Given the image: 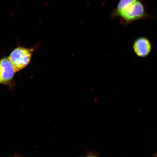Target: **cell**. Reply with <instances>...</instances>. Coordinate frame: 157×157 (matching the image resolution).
<instances>
[{
  "instance_id": "6da1fadb",
  "label": "cell",
  "mask_w": 157,
  "mask_h": 157,
  "mask_svg": "<svg viewBox=\"0 0 157 157\" xmlns=\"http://www.w3.org/2000/svg\"><path fill=\"white\" fill-rule=\"evenodd\" d=\"M147 14L146 6L142 0H137L133 4L119 13L117 17L120 18L121 23L128 25L139 20L144 19L151 17Z\"/></svg>"
},
{
  "instance_id": "7a4b0ae2",
  "label": "cell",
  "mask_w": 157,
  "mask_h": 157,
  "mask_svg": "<svg viewBox=\"0 0 157 157\" xmlns=\"http://www.w3.org/2000/svg\"><path fill=\"white\" fill-rule=\"evenodd\" d=\"M34 48L19 47L13 50L9 59L12 64L15 72L26 67L30 62Z\"/></svg>"
},
{
  "instance_id": "3957f363",
  "label": "cell",
  "mask_w": 157,
  "mask_h": 157,
  "mask_svg": "<svg viewBox=\"0 0 157 157\" xmlns=\"http://www.w3.org/2000/svg\"><path fill=\"white\" fill-rule=\"evenodd\" d=\"M16 73L12 64L7 58L0 60V83L6 84L11 82Z\"/></svg>"
},
{
  "instance_id": "277c9868",
  "label": "cell",
  "mask_w": 157,
  "mask_h": 157,
  "mask_svg": "<svg viewBox=\"0 0 157 157\" xmlns=\"http://www.w3.org/2000/svg\"><path fill=\"white\" fill-rule=\"evenodd\" d=\"M133 48L136 56L143 58L150 54L151 51L152 45L148 38L142 37L137 38L134 41Z\"/></svg>"
},
{
  "instance_id": "5b68a950",
  "label": "cell",
  "mask_w": 157,
  "mask_h": 157,
  "mask_svg": "<svg viewBox=\"0 0 157 157\" xmlns=\"http://www.w3.org/2000/svg\"><path fill=\"white\" fill-rule=\"evenodd\" d=\"M136 1L137 0H119L117 7L114 9L111 12V17L113 18H116L119 13L124 11Z\"/></svg>"
},
{
  "instance_id": "8992f818",
  "label": "cell",
  "mask_w": 157,
  "mask_h": 157,
  "mask_svg": "<svg viewBox=\"0 0 157 157\" xmlns=\"http://www.w3.org/2000/svg\"><path fill=\"white\" fill-rule=\"evenodd\" d=\"M85 157H96V156H94V155H88Z\"/></svg>"
},
{
  "instance_id": "52a82bcc",
  "label": "cell",
  "mask_w": 157,
  "mask_h": 157,
  "mask_svg": "<svg viewBox=\"0 0 157 157\" xmlns=\"http://www.w3.org/2000/svg\"><path fill=\"white\" fill-rule=\"evenodd\" d=\"M13 157H21V156H20L19 155H16L14 156H13Z\"/></svg>"
}]
</instances>
